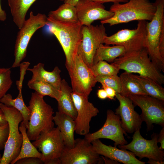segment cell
<instances>
[{
	"mask_svg": "<svg viewBox=\"0 0 164 164\" xmlns=\"http://www.w3.org/2000/svg\"><path fill=\"white\" fill-rule=\"evenodd\" d=\"M154 3L156 11L147 22L144 48L152 61L164 72V0H155Z\"/></svg>",
	"mask_w": 164,
	"mask_h": 164,
	"instance_id": "obj_1",
	"label": "cell"
},
{
	"mask_svg": "<svg viewBox=\"0 0 164 164\" xmlns=\"http://www.w3.org/2000/svg\"><path fill=\"white\" fill-rule=\"evenodd\" d=\"M46 25L49 31L56 37L64 52L65 66L68 69L73 63L82 39L83 26L77 22H66L47 17Z\"/></svg>",
	"mask_w": 164,
	"mask_h": 164,
	"instance_id": "obj_2",
	"label": "cell"
},
{
	"mask_svg": "<svg viewBox=\"0 0 164 164\" xmlns=\"http://www.w3.org/2000/svg\"><path fill=\"white\" fill-rule=\"evenodd\" d=\"M120 70L138 73L162 85L164 84V76L151 60L146 49L125 53L111 63Z\"/></svg>",
	"mask_w": 164,
	"mask_h": 164,
	"instance_id": "obj_3",
	"label": "cell"
},
{
	"mask_svg": "<svg viewBox=\"0 0 164 164\" xmlns=\"http://www.w3.org/2000/svg\"><path fill=\"white\" fill-rule=\"evenodd\" d=\"M156 9L155 3L149 0H129L124 4L114 3L109 10L114 13L113 16L100 22L111 26L135 20L150 21Z\"/></svg>",
	"mask_w": 164,
	"mask_h": 164,
	"instance_id": "obj_4",
	"label": "cell"
},
{
	"mask_svg": "<svg viewBox=\"0 0 164 164\" xmlns=\"http://www.w3.org/2000/svg\"><path fill=\"white\" fill-rule=\"evenodd\" d=\"M43 97L36 91L31 94L28 106L31 113L26 131L30 140H36L42 133L54 127L53 109L45 101Z\"/></svg>",
	"mask_w": 164,
	"mask_h": 164,
	"instance_id": "obj_5",
	"label": "cell"
},
{
	"mask_svg": "<svg viewBox=\"0 0 164 164\" xmlns=\"http://www.w3.org/2000/svg\"><path fill=\"white\" fill-rule=\"evenodd\" d=\"M0 109L4 113L9 129L0 164H9L17 157L21 150L22 136L19 125L23 118L19 111L13 107H8L0 102Z\"/></svg>",
	"mask_w": 164,
	"mask_h": 164,
	"instance_id": "obj_6",
	"label": "cell"
},
{
	"mask_svg": "<svg viewBox=\"0 0 164 164\" xmlns=\"http://www.w3.org/2000/svg\"><path fill=\"white\" fill-rule=\"evenodd\" d=\"M47 17L40 13L36 15L33 12L29 13V18L24 22L19 29L15 45V60L12 68L19 66L22 60L26 56L27 48L32 36L38 29L46 25Z\"/></svg>",
	"mask_w": 164,
	"mask_h": 164,
	"instance_id": "obj_7",
	"label": "cell"
},
{
	"mask_svg": "<svg viewBox=\"0 0 164 164\" xmlns=\"http://www.w3.org/2000/svg\"><path fill=\"white\" fill-rule=\"evenodd\" d=\"M41 153V159L44 164H60V158L65 146L58 127L42 133L32 143Z\"/></svg>",
	"mask_w": 164,
	"mask_h": 164,
	"instance_id": "obj_8",
	"label": "cell"
},
{
	"mask_svg": "<svg viewBox=\"0 0 164 164\" xmlns=\"http://www.w3.org/2000/svg\"><path fill=\"white\" fill-rule=\"evenodd\" d=\"M82 39L77 54L90 68L93 65V59L96 52L100 45L104 43L107 35L104 24L88 26H83Z\"/></svg>",
	"mask_w": 164,
	"mask_h": 164,
	"instance_id": "obj_9",
	"label": "cell"
},
{
	"mask_svg": "<svg viewBox=\"0 0 164 164\" xmlns=\"http://www.w3.org/2000/svg\"><path fill=\"white\" fill-rule=\"evenodd\" d=\"M100 155L94 150L92 144L84 138L75 139L73 146H65L60 164H97L104 163Z\"/></svg>",
	"mask_w": 164,
	"mask_h": 164,
	"instance_id": "obj_10",
	"label": "cell"
},
{
	"mask_svg": "<svg viewBox=\"0 0 164 164\" xmlns=\"http://www.w3.org/2000/svg\"><path fill=\"white\" fill-rule=\"evenodd\" d=\"M147 21H138L135 29H124L120 30L109 36H106L104 43L123 46L125 53L139 50L144 48Z\"/></svg>",
	"mask_w": 164,
	"mask_h": 164,
	"instance_id": "obj_11",
	"label": "cell"
},
{
	"mask_svg": "<svg viewBox=\"0 0 164 164\" xmlns=\"http://www.w3.org/2000/svg\"><path fill=\"white\" fill-rule=\"evenodd\" d=\"M126 97L141 109L140 116L148 130L153 129V124L164 127V101L149 95H130Z\"/></svg>",
	"mask_w": 164,
	"mask_h": 164,
	"instance_id": "obj_12",
	"label": "cell"
},
{
	"mask_svg": "<svg viewBox=\"0 0 164 164\" xmlns=\"http://www.w3.org/2000/svg\"><path fill=\"white\" fill-rule=\"evenodd\" d=\"M67 70L71 79L72 91L88 97L97 82L90 68L77 54Z\"/></svg>",
	"mask_w": 164,
	"mask_h": 164,
	"instance_id": "obj_13",
	"label": "cell"
},
{
	"mask_svg": "<svg viewBox=\"0 0 164 164\" xmlns=\"http://www.w3.org/2000/svg\"><path fill=\"white\" fill-rule=\"evenodd\" d=\"M158 134L154 133L151 135V140H147L142 136L140 130H138L134 132L131 142L123 145H118V147L129 150L140 159L146 158L163 162L164 152L158 146Z\"/></svg>",
	"mask_w": 164,
	"mask_h": 164,
	"instance_id": "obj_14",
	"label": "cell"
},
{
	"mask_svg": "<svg viewBox=\"0 0 164 164\" xmlns=\"http://www.w3.org/2000/svg\"><path fill=\"white\" fill-rule=\"evenodd\" d=\"M124 135H127L122 127L120 117L112 110L108 109L106 119L102 127L96 132L86 135L84 138L90 143L97 139H109L114 142V145L116 147L128 143Z\"/></svg>",
	"mask_w": 164,
	"mask_h": 164,
	"instance_id": "obj_15",
	"label": "cell"
},
{
	"mask_svg": "<svg viewBox=\"0 0 164 164\" xmlns=\"http://www.w3.org/2000/svg\"><path fill=\"white\" fill-rule=\"evenodd\" d=\"M71 95L77 112L75 120V132L77 134L85 136L89 133L90 124L92 118L97 115L99 111L89 101L88 97L73 92Z\"/></svg>",
	"mask_w": 164,
	"mask_h": 164,
	"instance_id": "obj_16",
	"label": "cell"
},
{
	"mask_svg": "<svg viewBox=\"0 0 164 164\" xmlns=\"http://www.w3.org/2000/svg\"><path fill=\"white\" fill-rule=\"evenodd\" d=\"M75 7L78 21L82 26H90L97 20H107L114 15L106 10L103 4L89 0H80Z\"/></svg>",
	"mask_w": 164,
	"mask_h": 164,
	"instance_id": "obj_17",
	"label": "cell"
},
{
	"mask_svg": "<svg viewBox=\"0 0 164 164\" xmlns=\"http://www.w3.org/2000/svg\"><path fill=\"white\" fill-rule=\"evenodd\" d=\"M115 97L119 105L115 113L120 117L122 128L125 131L132 133L141 128L142 121L141 116L135 110V105L128 97L116 93Z\"/></svg>",
	"mask_w": 164,
	"mask_h": 164,
	"instance_id": "obj_18",
	"label": "cell"
},
{
	"mask_svg": "<svg viewBox=\"0 0 164 164\" xmlns=\"http://www.w3.org/2000/svg\"><path fill=\"white\" fill-rule=\"evenodd\" d=\"M94 150L100 155L115 160L124 164H145V162L139 160L131 152L126 149H119L116 146L107 145L99 139L92 141Z\"/></svg>",
	"mask_w": 164,
	"mask_h": 164,
	"instance_id": "obj_19",
	"label": "cell"
},
{
	"mask_svg": "<svg viewBox=\"0 0 164 164\" xmlns=\"http://www.w3.org/2000/svg\"><path fill=\"white\" fill-rule=\"evenodd\" d=\"M53 120L60 130L65 146L73 147L75 140L74 135L76 128L75 120L69 115L59 111L56 112Z\"/></svg>",
	"mask_w": 164,
	"mask_h": 164,
	"instance_id": "obj_20",
	"label": "cell"
},
{
	"mask_svg": "<svg viewBox=\"0 0 164 164\" xmlns=\"http://www.w3.org/2000/svg\"><path fill=\"white\" fill-rule=\"evenodd\" d=\"M43 63H39L32 68H28L27 70L32 73L30 80L48 83L60 90L62 80L60 75V69L58 67L56 66L53 71H48L45 69Z\"/></svg>",
	"mask_w": 164,
	"mask_h": 164,
	"instance_id": "obj_21",
	"label": "cell"
},
{
	"mask_svg": "<svg viewBox=\"0 0 164 164\" xmlns=\"http://www.w3.org/2000/svg\"><path fill=\"white\" fill-rule=\"evenodd\" d=\"M60 90V96L57 101L58 111L69 115L75 120L77 112L72 97V90L64 79L62 80Z\"/></svg>",
	"mask_w": 164,
	"mask_h": 164,
	"instance_id": "obj_22",
	"label": "cell"
},
{
	"mask_svg": "<svg viewBox=\"0 0 164 164\" xmlns=\"http://www.w3.org/2000/svg\"><path fill=\"white\" fill-rule=\"evenodd\" d=\"M37 0H8L13 21L20 29L26 20L27 12Z\"/></svg>",
	"mask_w": 164,
	"mask_h": 164,
	"instance_id": "obj_23",
	"label": "cell"
},
{
	"mask_svg": "<svg viewBox=\"0 0 164 164\" xmlns=\"http://www.w3.org/2000/svg\"><path fill=\"white\" fill-rule=\"evenodd\" d=\"M125 53V48L120 45L101 44L97 49L93 59V65L100 60L112 63L115 60Z\"/></svg>",
	"mask_w": 164,
	"mask_h": 164,
	"instance_id": "obj_24",
	"label": "cell"
},
{
	"mask_svg": "<svg viewBox=\"0 0 164 164\" xmlns=\"http://www.w3.org/2000/svg\"><path fill=\"white\" fill-rule=\"evenodd\" d=\"M22 89H19V93L17 97L12 98L9 94H5L0 100V102L8 107L15 108L22 114L23 120L22 122L27 129L30 116V111L25 104L22 96Z\"/></svg>",
	"mask_w": 164,
	"mask_h": 164,
	"instance_id": "obj_25",
	"label": "cell"
},
{
	"mask_svg": "<svg viewBox=\"0 0 164 164\" xmlns=\"http://www.w3.org/2000/svg\"><path fill=\"white\" fill-rule=\"evenodd\" d=\"M121 82V95L127 97L129 95H148L140 84L133 77L132 74L126 71L120 76Z\"/></svg>",
	"mask_w": 164,
	"mask_h": 164,
	"instance_id": "obj_26",
	"label": "cell"
},
{
	"mask_svg": "<svg viewBox=\"0 0 164 164\" xmlns=\"http://www.w3.org/2000/svg\"><path fill=\"white\" fill-rule=\"evenodd\" d=\"M20 124L19 129L22 136V145L19 155L11 162V164H15L19 159L26 157H35L41 159L42 157L41 153L30 142L26 133L27 129L25 124L22 121Z\"/></svg>",
	"mask_w": 164,
	"mask_h": 164,
	"instance_id": "obj_27",
	"label": "cell"
},
{
	"mask_svg": "<svg viewBox=\"0 0 164 164\" xmlns=\"http://www.w3.org/2000/svg\"><path fill=\"white\" fill-rule=\"evenodd\" d=\"M48 16L63 22H77L79 21L75 6L66 3H64L56 10L50 11Z\"/></svg>",
	"mask_w": 164,
	"mask_h": 164,
	"instance_id": "obj_28",
	"label": "cell"
},
{
	"mask_svg": "<svg viewBox=\"0 0 164 164\" xmlns=\"http://www.w3.org/2000/svg\"><path fill=\"white\" fill-rule=\"evenodd\" d=\"M132 76L148 95L164 101V88L161 85L149 78L132 74Z\"/></svg>",
	"mask_w": 164,
	"mask_h": 164,
	"instance_id": "obj_29",
	"label": "cell"
},
{
	"mask_svg": "<svg viewBox=\"0 0 164 164\" xmlns=\"http://www.w3.org/2000/svg\"><path fill=\"white\" fill-rule=\"evenodd\" d=\"M29 88L34 90L43 97L48 96L57 101L61 95V91L53 85L46 82L38 80H29L27 83Z\"/></svg>",
	"mask_w": 164,
	"mask_h": 164,
	"instance_id": "obj_30",
	"label": "cell"
},
{
	"mask_svg": "<svg viewBox=\"0 0 164 164\" xmlns=\"http://www.w3.org/2000/svg\"><path fill=\"white\" fill-rule=\"evenodd\" d=\"M91 70L95 77L117 75L120 70L104 60H100L94 64Z\"/></svg>",
	"mask_w": 164,
	"mask_h": 164,
	"instance_id": "obj_31",
	"label": "cell"
},
{
	"mask_svg": "<svg viewBox=\"0 0 164 164\" xmlns=\"http://www.w3.org/2000/svg\"><path fill=\"white\" fill-rule=\"evenodd\" d=\"M10 68H0V100L10 89L13 81Z\"/></svg>",
	"mask_w": 164,
	"mask_h": 164,
	"instance_id": "obj_32",
	"label": "cell"
},
{
	"mask_svg": "<svg viewBox=\"0 0 164 164\" xmlns=\"http://www.w3.org/2000/svg\"><path fill=\"white\" fill-rule=\"evenodd\" d=\"M96 79L97 82L111 87L116 93H120L121 82L120 77L117 75L97 77Z\"/></svg>",
	"mask_w": 164,
	"mask_h": 164,
	"instance_id": "obj_33",
	"label": "cell"
},
{
	"mask_svg": "<svg viewBox=\"0 0 164 164\" xmlns=\"http://www.w3.org/2000/svg\"><path fill=\"white\" fill-rule=\"evenodd\" d=\"M9 129L8 124L4 126L0 127V149L1 150L4 148L8 137Z\"/></svg>",
	"mask_w": 164,
	"mask_h": 164,
	"instance_id": "obj_34",
	"label": "cell"
},
{
	"mask_svg": "<svg viewBox=\"0 0 164 164\" xmlns=\"http://www.w3.org/2000/svg\"><path fill=\"white\" fill-rule=\"evenodd\" d=\"M16 164H42L43 162L40 159L35 157H28L18 160Z\"/></svg>",
	"mask_w": 164,
	"mask_h": 164,
	"instance_id": "obj_35",
	"label": "cell"
},
{
	"mask_svg": "<svg viewBox=\"0 0 164 164\" xmlns=\"http://www.w3.org/2000/svg\"><path fill=\"white\" fill-rule=\"evenodd\" d=\"M102 87L106 91L107 95V98L112 100L115 97L116 92L113 88L109 87L104 84H101Z\"/></svg>",
	"mask_w": 164,
	"mask_h": 164,
	"instance_id": "obj_36",
	"label": "cell"
},
{
	"mask_svg": "<svg viewBox=\"0 0 164 164\" xmlns=\"http://www.w3.org/2000/svg\"><path fill=\"white\" fill-rule=\"evenodd\" d=\"M158 142L160 144L159 148L162 150L164 149V127H162L159 133L158 134L157 139Z\"/></svg>",
	"mask_w": 164,
	"mask_h": 164,
	"instance_id": "obj_37",
	"label": "cell"
},
{
	"mask_svg": "<svg viewBox=\"0 0 164 164\" xmlns=\"http://www.w3.org/2000/svg\"><path fill=\"white\" fill-rule=\"evenodd\" d=\"M91 1L97 2L103 4L104 3L112 2L114 3H120V2H126L129 0H89Z\"/></svg>",
	"mask_w": 164,
	"mask_h": 164,
	"instance_id": "obj_38",
	"label": "cell"
},
{
	"mask_svg": "<svg viewBox=\"0 0 164 164\" xmlns=\"http://www.w3.org/2000/svg\"><path fill=\"white\" fill-rule=\"evenodd\" d=\"M8 124L4 113L2 110L0 109V127Z\"/></svg>",
	"mask_w": 164,
	"mask_h": 164,
	"instance_id": "obj_39",
	"label": "cell"
},
{
	"mask_svg": "<svg viewBox=\"0 0 164 164\" xmlns=\"http://www.w3.org/2000/svg\"><path fill=\"white\" fill-rule=\"evenodd\" d=\"M97 95L100 99L104 100L107 98V95L105 90L103 88L98 90L97 91Z\"/></svg>",
	"mask_w": 164,
	"mask_h": 164,
	"instance_id": "obj_40",
	"label": "cell"
},
{
	"mask_svg": "<svg viewBox=\"0 0 164 164\" xmlns=\"http://www.w3.org/2000/svg\"><path fill=\"white\" fill-rule=\"evenodd\" d=\"M104 162V164H118L120 163L115 160L111 159L105 157L103 156H102Z\"/></svg>",
	"mask_w": 164,
	"mask_h": 164,
	"instance_id": "obj_41",
	"label": "cell"
},
{
	"mask_svg": "<svg viewBox=\"0 0 164 164\" xmlns=\"http://www.w3.org/2000/svg\"><path fill=\"white\" fill-rule=\"evenodd\" d=\"M0 0V21H4L6 19L7 15L5 11L2 8Z\"/></svg>",
	"mask_w": 164,
	"mask_h": 164,
	"instance_id": "obj_42",
	"label": "cell"
},
{
	"mask_svg": "<svg viewBox=\"0 0 164 164\" xmlns=\"http://www.w3.org/2000/svg\"><path fill=\"white\" fill-rule=\"evenodd\" d=\"M149 160L148 161V163L150 164H164V161L161 162L157 160L149 159Z\"/></svg>",
	"mask_w": 164,
	"mask_h": 164,
	"instance_id": "obj_43",
	"label": "cell"
},
{
	"mask_svg": "<svg viewBox=\"0 0 164 164\" xmlns=\"http://www.w3.org/2000/svg\"><path fill=\"white\" fill-rule=\"evenodd\" d=\"M80 0H65L64 3H68L75 6Z\"/></svg>",
	"mask_w": 164,
	"mask_h": 164,
	"instance_id": "obj_44",
	"label": "cell"
},
{
	"mask_svg": "<svg viewBox=\"0 0 164 164\" xmlns=\"http://www.w3.org/2000/svg\"><path fill=\"white\" fill-rule=\"evenodd\" d=\"M1 150L0 149V151ZM2 156L1 155L0 153V161H1V159L2 158Z\"/></svg>",
	"mask_w": 164,
	"mask_h": 164,
	"instance_id": "obj_45",
	"label": "cell"
},
{
	"mask_svg": "<svg viewBox=\"0 0 164 164\" xmlns=\"http://www.w3.org/2000/svg\"><path fill=\"white\" fill-rule=\"evenodd\" d=\"M60 0L61 1H64L65 0Z\"/></svg>",
	"mask_w": 164,
	"mask_h": 164,
	"instance_id": "obj_46",
	"label": "cell"
}]
</instances>
